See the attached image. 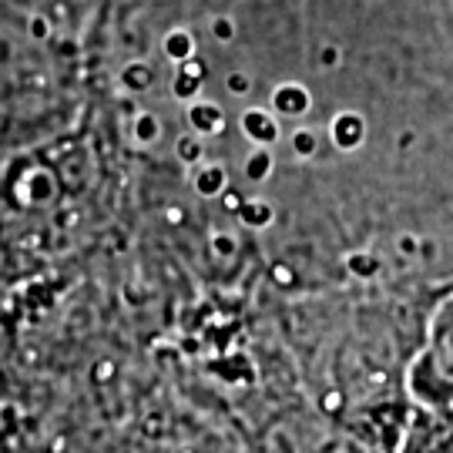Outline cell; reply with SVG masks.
<instances>
[{
    "label": "cell",
    "instance_id": "7a4b0ae2",
    "mask_svg": "<svg viewBox=\"0 0 453 453\" xmlns=\"http://www.w3.org/2000/svg\"><path fill=\"white\" fill-rule=\"evenodd\" d=\"M262 453H357L349 440H342L326 423H279L262 443Z\"/></svg>",
    "mask_w": 453,
    "mask_h": 453
},
{
    "label": "cell",
    "instance_id": "6da1fadb",
    "mask_svg": "<svg viewBox=\"0 0 453 453\" xmlns=\"http://www.w3.org/2000/svg\"><path fill=\"white\" fill-rule=\"evenodd\" d=\"M410 393L420 410L453 413V292L430 312L420 353L410 366Z\"/></svg>",
    "mask_w": 453,
    "mask_h": 453
},
{
    "label": "cell",
    "instance_id": "3957f363",
    "mask_svg": "<svg viewBox=\"0 0 453 453\" xmlns=\"http://www.w3.org/2000/svg\"><path fill=\"white\" fill-rule=\"evenodd\" d=\"M396 453H453V413L420 410Z\"/></svg>",
    "mask_w": 453,
    "mask_h": 453
}]
</instances>
